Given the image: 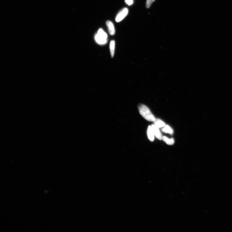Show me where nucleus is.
<instances>
[{"label": "nucleus", "instance_id": "f257e3e1", "mask_svg": "<svg viewBox=\"0 0 232 232\" xmlns=\"http://www.w3.org/2000/svg\"><path fill=\"white\" fill-rule=\"evenodd\" d=\"M139 112L142 117L148 121L154 122L155 120L154 116L147 106L140 104L138 107Z\"/></svg>", "mask_w": 232, "mask_h": 232}, {"label": "nucleus", "instance_id": "f03ea898", "mask_svg": "<svg viewBox=\"0 0 232 232\" xmlns=\"http://www.w3.org/2000/svg\"><path fill=\"white\" fill-rule=\"evenodd\" d=\"M96 41L100 45L106 44L108 41V35L101 29H100L94 36Z\"/></svg>", "mask_w": 232, "mask_h": 232}, {"label": "nucleus", "instance_id": "7ed1b4c3", "mask_svg": "<svg viewBox=\"0 0 232 232\" xmlns=\"http://www.w3.org/2000/svg\"><path fill=\"white\" fill-rule=\"evenodd\" d=\"M129 13V10L127 8H123L117 14L115 18V21L117 22H120L126 17Z\"/></svg>", "mask_w": 232, "mask_h": 232}, {"label": "nucleus", "instance_id": "20e7f679", "mask_svg": "<svg viewBox=\"0 0 232 232\" xmlns=\"http://www.w3.org/2000/svg\"><path fill=\"white\" fill-rule=\"evenodd\" d=\"M151 126L155 136L159 140H162L163 136L159 129V128L155 126L154 124H152Z\"/></svg>", "mask_w": 232, "mask_h": 232}, {"label": "nucleus", "instance_id": "39448f33", "mask_svg": "<svg viewBox=\"0 0 232 232\" xmlns=\"http://www.w3.org/2000/svg\"><path fill=\"white\" fill-rule=\"evenodd\" d=\"M106 25L107 26L110 34L113 36L115 35V30L113 24L111 21L108 20L106 22Z\"/></svg>", "mask_w": 232, "mask_h": 232}, {"label": "nucleus", "instance_id": "423d86ee", "mask_svg": "<svg viewBox=\"0 0 232 232\" xmlns=\"http://www.w3.org/2000/svg\"><path fill=\"white\" fill-rule=\"evenodd\" d=\"M147 133L149 140L151 141H153L154 139V135L151 126H148Z\"/></svg>", "mask_w": 232, "mask_h": 232}, {"label": "nucleus", "instance_id": "0eeeda50", "mask_svg": "<svg viewBox=\"0 0 232 232\" xmlns=\"http://www.w3.org/2000/svg\"><path fill=\"white\" fill-rule=\"evenodd\" d=\"M154 124L158 128L164 127L166 126V124L162 121L159 119H155L154 121Z\"/></svg>", "mask_w": 232, "mask_h": 232}, {"label": "nucleus", "instance_id": "6e6552de", "mask_svg": "<svg viewBox=\"0 0 232 232\" xmlns=\"http://www.w3.org/2000/svg\"><path fill=\"white\" fill-rule=\"evenodd\" d=\"M115 41L114 40L110 42V54L112 58L114 57L115 50Z\"/></svg>", "mask_w": 232, "mask_h": 232}, {"label": "nucleus", "instance_id": "1a4fd4ad", "mask_svg": "<svg viewBox=\"0 0 232 232\" xmlns=\"http://www.w3.org/2000/svg\"><path fill=\"white\" fill-rule=\"evenodd\" d=\"M162 139L168 145H172L175 143V140L173 138H169L166 136H163Z\"/></svg>", "mask_w": 232, "mask_h": 232}, {"label": "nucleus", "instance_id": "9d476101", "mask_svg": "<svg viewBox=\"0 0 232 232\" xmlns=\"http://www.w3.org/2000/svg\"><path fill=\"white\" fill-rule=\"evenodd\" d=\"M162 131L164 132L172 134L173 133V130L171 127H170L168 125H166L164 128L162 129Z\"/></svg>", "mask_w": 232, "mask_h": 232}, {"label": "nucleus", "instance_id": "9b49d317", "mask_svg": "<svg viewBox=\"0 0 232 232\" xmlns=\"http://www.w3.org/2000/svg\"><path fill=\"white\" fill-rule=\"evenodd\" d=\"M155 0H147L146 2V8H150L152 4Z\"/></svg>", "mask_w": 232, "mask_h": 232}, {"label": "nucleus", "instance_id": "f8f14e48", "mask_svg": "<svg viewBox=\"0 0 232 232\" xmlns=\"http://www.w3.org/2000/svg\"><path fill=\"white\" fill-rule=\"evenodd\" d=\"M125 2L129 6L132 5L133 3V0H125Z\"/></svg>", "mask_w": 232, "mask_h": 232}]
</instances>
